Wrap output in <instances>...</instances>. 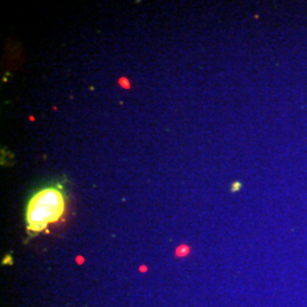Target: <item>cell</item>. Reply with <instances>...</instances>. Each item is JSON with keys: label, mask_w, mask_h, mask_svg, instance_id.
<instances>
[{"label": "cell", "mask_w": 307, "mask_h": 307, "mask_svg": "<svg viewBox=\"0 0 307 307\" xmlns=\"http://www.w3.org/2000/svg\"><path fill=\"white\" fill-rule=\"evenodd\" d=\"M66 196L63 185L49 184L37 190L26 205L25 218L30 232L38 233L58 222L65 213Z\"/></svg>", "instance_id": "6da1fadb"}]
</instances>
